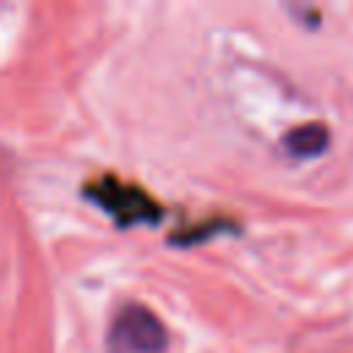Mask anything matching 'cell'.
I'll return each mask as SVG.
<instances>
[{"mask_svg": "<svg viewBox=\"0 0 353 353\" xmlns=\"http://www.w3.org/2000/svg\"><path fill=\"white\" fill-rule=\"evenodd\" d=\"M113 353H163L168 345V331L157 314L146 306H124L108 334Z\"/></svg>", "mask_w": 353, "mask_h": 353, "instance_id": "obj_1", "label": "cell"}, {"mask_svg": "<svg viewBox=\"0 0 353 353\" xmlns=\"http://www.w3.org/2000/svg\"><path fill=\"white\" fill-rule=\"evenodd\" d=\"M328 141H331L328 127L320 121H309V124H301L284 135V149L292 157H317L328 149Z\"/></svg>", "mask_w": 353, "mask_h": 353, "instance_id": "obj_3", "label": "cell"}, {"mask_svg": "<svg viewBox=\"0 0 353 353\" xmlns=\"http://www.w3.org/2000/svg\"><path fill=\"white\" fill-rule=\"evenodd\" d=\"M85 196L94 204H99L105 212H110L121 226L157 223V218L163 215V210L152 201V196H146L135 185L119 182L116 176H102V179L85 185Z\"/></svg>", "mask_w": 353, "mask_h": 353, "instance_id": "obj_2", "label": "cell"}]
</instances>
